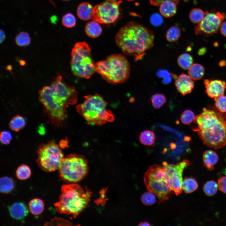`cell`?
Returning a JSON list of instances; mask_svg holds the SVG:
<instances>
[{"instance_id": "obj_21", "label": "cell", "mask_w": 226, "mask_h": 226, "mask_svg": "<svg viewBox=\"0 0 226 226\" xmlns=\"http://www.w3.org/2000/svg\"><path fill=\"white\" fill-rule=\"evenodd\" d=\"M188 74L194 80L201 79L204 76L205 70L203 67L200 64H193L188 69Z\"/></svg>"}, {"instance_id": "obj_23", "label": "cell", "mask_w": 226, "mask_h": 226, "mask_svg": "<svg viewBox=\"0 0 226 226\" xmlns=\"http://www.w3.org/2000/svg\"><path fill=\"white\" fill-rule=\"evenodd\" d=\"M183 190L186 193H190L196 190L198 187L196 179L192 177L185 178L183 180Z\"/></svg>"}, {"instance_id": "obj_1", "label": "cell", "mask_w": 226, "mask_h": 226, "mask_svg": "<svg viewBox=\"0 0 226 226\" xmlns=\"http://www.w3.org/2000/svg\"><path fill=\"white\" fill-rule=\"evenodd\" d=\"M191 128L207 146L218 149L226 146V116L204 108L196 116Z\"/></svg>"}, {"instance_id": "obj_45", "label": "cell", "mask_w": 226, "mask_h": 226, "mask_svg": "<svg viewBox=\"0 0 226 226\" xmlns=\"http://www.w3.org/2000/svg\"><path fill=\"white\" fill-rule=\"evenodd\" d=\"M150 224L148 222L145 221L139 223L138 226H150Z\"/></svg>"}, {"instance_id": "obj_6", "label": "cell", "mask_w": 226, "mask_h": 226, "mask_svg": "<svg viewBox=\"0 0 226 226\" xmlns=\"http://www.w3.org/2000/svg\"><path fill=\"white\" fill-rule=\"evenodd\" d=\"M70 64L73 73L78 78H89L96 71L95 64L86 43L75 44L71 53Z\"/></svg>"}, {"instance_id": "obj_40", "label": "cell", "mask_w": 226, "mask_h": 226, "mask_svg": "<svg viewBox=\"0 0 226 226\" xmlns=\"http://www.w3.org/2000/svg\"><path fill=\"white\" fill-rule=\"evenodd\" d=\"M150 21L151 24L155 26H158L161 25L163 22L162 16L158 13L153 14L150 18Z\"/></svg>"}, {"instance_id": "obj_12", "label": "cell", "mask_w": 226, "mask_h": 226, "mask_svg": "<svg viewBox=\"0 0 226 226\" xmlns=\"http://www.w3.org/2000/svg\"><path fill=\"white\" fill-rule=\"evenodd\" d=\"M191 164L190 161L185 159L176 164H169L164 162L163 166L169 176L171 188L177 196L182 191V174L184 170Z\"/></svg>"}, {"instance_id": "obj_36", "label": "cell", "mask_w": 226, "mask_h": 226, "mask_svg": "<svg viewBox=\"0 0 226 226\" xmlns=\"http://www.w3.org/2000/svg\"><path fill=\"white\" fill-rule=\"evenodd\" d=\"M62 23L65 27L69 28H72L75 26L76 25V19L72 13H67L63 16Z\"/></svg>"}, {"instance_id": "obj_22", "label": "cell", "mask_w": 226, "mask_h": 226, "mask_svg": "<svg viewBox=\"0 0 226 226\" xmlns=\"http://www.w3.org/2000/svg\"><path fill=\"white\" fill-rule=\"evenodd\" d=\"M44 207L43 201L38 198L32 199L29 204V210L34 215H39L42 213L44 210Z\"/></svg>"}, {"instance_id": "obj_17", "label": "cell", "mask_w": 226, "mask_h": 226, "mask_svg": "<svg viewBox=\"0 0 226 226\" xmlns=\"http://www.w3.org/2000/svg\"><path fill=\"white\" fill-rule=\"evenodd\" d=\"M94 8L90 3L83 2L78 6L77 13L78 17L81 20H88L92 18Z\"/></svg>"}, {"instance_id": "obj_32", "label": "cell", "mask_w": 226, "mask_h": 226, "mask_svg": "<svg viewBox=\"0 0 226 226\" xmlns=\"http://www.w3.org/2000/svg\"><path fill=\"white\" fill-rule=\"evenodd\" d=\"M17 44L20 46H28L30 42V38L28 33L25 31L19 33L15 38Z\"/></svg>"}, {"instance_id": "obj_50", "label": "cell", "mask_w": 226, "mask_h": 226, "mask_svg": "<svg viewBox=\"0 0 226 226\" xmlns=\"http://www.w3.org/2000/svg\"><path fill=\"white\" fill-rule=\"evenodd\" d=\"M225 162H226V158H225Z\"/></svg>"}, {"instance_id": "obj_19", "label": "cell", "mask_w": 226, "mask_h": 226, "mask_svg": "<svg viewBox=\"0 0 226 226\" xmlns=\"http://www.w3.org/2000/svg\"><path fill=\"white\" fill-rule=\"evenodd\" d=\"M177 4L174 2L167 0L162 3L159 6L161 14L165 18H169L175 14L177 11Z\"/></svg>"}, {"instance_id": "obj_14", "label": "cell", "mask_w": 226, "mask_h": 226, "mask_svg": "<svg viewBox=\"0 0 226 226\" xmlns=\"http://www.w3.org/2000/svg\"><path fill=\"white\" fill-rule=\"evenodd\" d=\"M204 83L205 92L209 97L214 98L224 94L226 88L225 81L218 79H205Z\"/></svg>"}, {"instance_id": "obj_10", "label": "cell", "mask_w": 226, "mask_h": 226, "mask_svg": "<svg viewBox=\"0 0 226 226\" xmlns=\"http://www.w3.org/2000/svg\"><path fill=\"white\" fill-rule=\"evenodd\" d=\"M122 1L105 0L94 7L93 20L103 24L115 22L120 18L121 10L120 7Z\"/></svg>"}, {"instance_id": "obj_31", "label": "cell", "mask_w": 226, "mask_h": 226, "mask_svg": "<svg viewBox=\"0 0 226 226\" xmlns=\"http://www.w3.org/2000/svg\"><path fill=\"white\" fill-rule=\"evenodd\" d=\"M218 186L214 180H211L207 182L204 185L203 190L205 194L208 196H212L217 193Z\"/></svg>"}, {"instance_id": "obj_30", "label": "cell", "mask_w": 226, "mask_h": 226, "mask_svg": "<svg viewBox=\"0 0 226 226\" xmlns=\"http://www.w3.org/2000/svg\"><path fill=\"white\" fill-rule=\"evenodd\" d=\"M31 174V170L29 167L25 164H22L19 166L16 170V175L17 177L22 180L29 178Z\"/></svg>"}, {"instance_id": "obj_16", "label": "cell", "mask_w": 226, "mask_h": 226, "mask_svg": "<svg viewBox=\"0 0 226 226\" xmlns=\"http://www.w3.org/2000/svg\"><path fill=\"white\" fill-rule=\"evenodd\" d=\"M9 210L11 217L18 220L24 218L28 213L27 207L21 202L13 203L9 207Z\"/></svg>"}, {"instance_id": "obj_37", "label": "cell", "mask_w": 226, "mask_h": 226, "mask_svg": "<svg viewBox=\"0 0 226 226\" xmlns=\"http://www.w3.org/2000/svg\"><path fill=\"white\" fill-rule=\"evenodd\" d=\"M155 195L153 193L147 191L144 193L141 197V200L143 203L146 205H151L154 204L156 202Z\"/></svg>"}, {"instance_id": "obj_38", "label": "cell", "mask_w": 226, "mask_h": 226, "mask_svg": "<svg viewBox=\"0 0 226 226\" xmlns=\"http://www.w3.org/2000/svg\"><path fill=\"white\" fill-rule=\"evenodd\" d=\"M157 75L159 77L162 78V82L164 84H167L171 81V73L166 70H160L157 73Z\"/></svg>"}, {"instance_id": "obj_39", "label": "cell", "mask_w": 226, "mask_h": 226, "mask_svg": "<svg viewBox=\"0 0 226 226\" xmlns=\"http://www.w3.org/2000/svg\"><path fill=\"white\" fill-rule=\"evenodd\" d=\"M12 138L11 133L8 131H4L1 132L0 140L3 144L7 145L10 143Z\"/></svg>"}, {"instance_id": "obj_20", "label": "cell", "mask_w": 226, "mask_h": 226, "mask_svg": "<svg viewBox=\"0 0 226 226\" xmlns=\"http://www.w3.org/2000/svg\"><path fill=\"white\" fill-rule=\"evenodd\" d=\"M85 30L86 34L89 37L96 38L101 35L102 29L99 23L93 20L86 24Z\"/></svg>"}, {"instance_id": "obj_47", "label": "cell", "mask_w": 226, "mask_h": 226, "mask_svg": "<svg viewBox=\"0 0 226 226\" xmlns=\"http://www.w3.org/2000/svg\"><path fill=\"white\" fill-rule=\"evenodd\" d=\"M126 0V1H128L131 2V1H134V0Z\"/></svg>"}, {"instance_id": "obj_24", "label": "cell", "mask_w": 226, "mask_h": 226, "mask_svg": "<svg viewBox=\"0 0 226 226\" xmlns=\"http://www.w3.org/2000/svg\"><path fill=\"white\" fill-rule=\"evenodd\" d=\"M139 138L140 142L144 145L151 146L154 143L156 136L153 131L145 130L141 132Z\"/></svg>"}, {"instance_id": "obj_48", "label": "cell", "mask_w": 226, "mask_h": 226, "mask_svg": "<svg viewBox=\"0 0 226 226\" xmlns=\"http://www.w3.org/2000/svg\"><path fill=\"white\" fill-rule=\"evenodd\" d=\"M183 0L185 2H188V1H189V0Z\"/></svg>"}, {"instance_id": "obj_49", "label": "cell", "mask_w": 226, "mask_h": 226, "mask_svg": "<svg viewBox=\"0 0 226 226\" xmlns=\"http://www.w3.org/2000/svg\"><path fill=\"white\" fill-rule=\"evenodd\" d=\"M62 0L66 1H68V0Z\"/></svg>"}, {"instance_id": "obj_18", "label": "cell", "mask_w": 226, "mask_h": 226, "mask_svg": "<svg viewBox=\"0 0 226 226\" xmlns=\"http://www.w3.org/2000/svg\"><path fill=\"white\" fill-rule=\"evenodd\" d=\"M204 166L209 171H212L214 166L218 160V156L217 153L211 150L205 151L202 155Z\"/></svg>"}, {"instance_id": "obj_34", "label": "cell", "mask_w": 226, "mask_h": 226, "mask_svg": "<svg viewBox=\"0 0 226 226\" xmlns=\"http://www.w3.org/2000/svg\"><path fill=\"white\" fill-rule=\"evenodd\" d=\"M215 105L220 112H226V96L223 94L214 98Z\"/></svg>"}, {"instance_id": "obj_44", "label": "cell", "mask_w": 226, "mask_h": 226, "mask_svg": "<svg viewBox=\"0 0 226 226\" xmlns=\"http://www.w3.org/2000/svg\"><path fill=\"white\" fill-rule=\"evenodd\" d=\"M0 43H1L5 40V35L4 32L2 30H0Z\"/></svg>"}, {"instance_id": "obj_7", "label": "cell", "mask_w": 226, "mask_h": 226, "mask_svg": "<svg viewBox=\"0 0 226 226\" xmlns=\"http://www.w3.org/2000/svg\"><path fill=\"white\" fill-rule=\"evenodd\" d=\"M88 169L87 160L83 156L71 154L64 157L58 170L59 176L62 180L76 182L86 175Z\"/></svg>"}, {"instance_id": "obj_43", "label": "cell", "mask_w": 226, "mask_h": 226, "mask_svg": "<svg viewBox=\"0 0 226 226\" xmlns=\"http://www.w3.org/2000/svg\"><path fill=\"white\" fill-rule=\"evenodd\" d=\"M220 30L221 34L226 37V21L222 23Z\"/></svg>"}, {"instance_id": "obj_2", "label": "cell", "mask_w": 226, "mask_h": 226, "mask_svg": "<svg viewBox=\"0 0 226 226\" xmlns=\"http://www.w3.org/2000/svg\"><path fill=\"white\" fill-rule=\"evenodd\" d=\"M154 39L152 31L134 21L121 28L115 37L116 44L123 53L134 56L136 61L142 59L146 51L153 47Z\"/></svg>"}, {"instance_id": "obj_9", "label": "cell", "mask_w": 226, "mask_h": 226, "mask_svg": "<svg viewBox=\"0 0 226 226\" xmlns=\"http://www.w3.org/2000/svg\"><path fill=\"white\" fill-rule=\"evenodd\" d=\"M37 154L36 161L38 165L47 172L58 169L64 157L61 149L53 141L41 144L38 148Z\"/></svg>"}, {"instance_id": "obj_46", "label": "cell", "mask_w": 226, "mask_h": 226, "mask_svg": "<svg viewBox=\"0 0 226 226\" xmlns=\"http://www.w3.org/2000/svg\"><path fill=\"white\" fill-rule=\"evenodd\" d=\"M170 146V148L172 149H175L176 147V145L175 143H171Z\"/></svg>"}, {"instance_id": "obj_3", "label": "cell", "mask_w": 226, "mask_h": 226, "mask_svg": "<svg viewBox=\"0 0 226 226\" xmlns=\"http://www.w3.org/2000/svg\"><path fill=\"white\" fill-rule=\"evenodd\" d=\"M91 193L75 184L65 185L61 188L59 201L54 204L56 211L60 213L76 217L87 206Z\"/></svg>"}, {"instance_id": "obj_35", "label": "cell", "mask_w": 226, "mask_h": 226, "mask_svg": "<svg viewBox=\"0 0 226 226\" xmlns=\"http://www.w3.org/2000/svg\"><path fill=\"white\" fill-rule=\"evenodd\" d=\"M195 115L192 110H186L181 114L180 120L181 122L185 125H189L194 121L195 118Z\"/></svg>"}, {"instance_id": "obj_51", "label": "cell", "mask_w": 226, "mask_h": 226, "mask_svg": "<svg viewBox=\"0 0 226 226\" xmlns=\"http://www.w3.org/2000/svg\"></svg>"}, {"instance_id": "obj_4", "label": "cell", "mask_w": 226, "mask_h": 226, "mask_svg": "<svg viewBox=\"0 0 226 226\" xmlns=\"http://www.w3.org/2000/svg\"><path fill=\"white\" fill-rule=\"evenodd\" d=\"M96 72L106 81L112 84L124 83L129 78L130 65L124 56L114 54L95 63Z\"/></svg>"}, {"instance_id": "obj_8", "label": "cell", "mask_w": 226, "mask_h": 226, "mask_svg": "<svg viewBox=\"0 0 226 226\" xmlns=\"http://www.w3.org/2000/svg\"><path fill=\"white\" fill-rule=\"evenodd\" d=\"M107 105L103 97L96 94L85 96L84 101L77 106V109L89 124L101 125L103 124Z\"/></svg>"}, {"instance_id": "obj_13", "label": "cell", "mask_w": 226, "mask_h": 226, "mask_svg": "<svg viewBox=\"0 0 226 226\" xmlns=\"http://www.w3.org/2000/svg\"><path fill=\"white\" fill-rule=\"evenodd\" d=\"M62 77L57 76L49 86L52 93L68 106L75 104L77 100L78 93L74 87L62 81Z\"/></svg>"}, {"instance_id": "obj_25", "label": "cell", "mask_w": 226, "mask_h": 226, "mask_svg": "<svg viewBox=\"0 0 226 226\" xmlns=\"http://www.w3.org/2000/svg\"><path fill=\"white\" fill-rule=\"evenodd\" d=\"M15 186L13 180L7 176L1 177L0 180V191L3 193H8L11 191Z\"/></svg>"}, {"instance_id": "obj_29", "label": "cell", "mask_w": 226, "mask_h": 226, "mask_svg": "<svg viewBox=\"0 0 226 226\" xmlns=\"http://www.w3.org/2000/svg\"><path fill=\"white\" fill-rule=\"evenodd\" d=\"M205 14L202 10L199 8H194L192 9L189 14L190 20L194 24H199L203 19Z\"/></svg>"}, {"instance_id": "obj_26", "label": "cell", "mask_w": 226, "mask_h": 226, "mask_svg": "<svg viewBox=\"0 0 226 226\" xmlns=\"http://www.w3.org/2000/svg\"><path fill=\"white\" fill-rule=\"evenodd\" d=\"M177 62L181 68L184 70H187L193 64V59L190 54L184 53L179 56Z\"/></svg>"}, {"instance_id": "obj_42", "label": "cell", "mask_w": 226, "mask_h": 226, "mask_svg": "<svg viewBox=\"0 0 226 226\" xmlns=\"http://www.w3.org/2000/svg\"><path fill=\"white\" fill-rule=\"evenodd\" d=\"M167 0L173 1L177 4L179 3V0H149L150 4L155 6H159L162 3Z\"/></svg>"}, {"instance_id": "obj_27", "label": "cell", "mask_w": 226, "mask_h": 226, "mask_svg": "<svg viewBox=\"0 0 226 226\" xmlns=\"http://www.w3.org/2000/svg\"><path fill=\"white\" fill-rule=\"evenodd\" d=\"M26 124L24 118L20 115H16L13 117L10 120L9 126L13 131L18 132L22 129Z\"/></svg>"}, {"instance_id": "obj_41", "label": "cell", "mask_w": 226, "mask_h": 226, "mask_svg": "<svg viewBox=\"0 0 226 226\" xmlns=\"http://www.w3.org/2000/svg\"><path fill=\"white\" fill-rule=\"evenodd\" d=\"M218 186L221 191L226 193V176H223L218 179Z\"/></svg>"}, {"instance_id": "obj_11", "label": "cell", "mask_w": 226, "mask_h": 226, "mask_svg": "<svg viewBox=\"0 0 226 226\" xmlns=\"http://www.w3.org/2000/svg\"><path fill=\"white\" fill-rule=\"evenodd\" d=\"M226 17L224 13L206 11L203 20L195 28L196 34H203L207 36L214 35L220 30L221 24Z\"/></svg>"}, {"instance_id": "obj_28", "label": "cell", "mask_w": 226, "mask_h": 226, "mask_svg": "<svg viewBox=\"0 0 226 226\" xmlns=\"http://www.w3.org/2000/svg\"><path fill=\"white\" fill-rule=\"evenodd\" d=\"M181 34V30L179 27L176 26H172L167 30L165 35L166 38L169 42H174L178 40Z\"/></svg>"}, {"instance_id": "obj_15", "label": "cell", "mask_w": 226, "mask_h": 226, "mask_svg": "<svg viewBox=\"0 0 226 226\" xmlns=\"http://www.w3.org/2000/svg\"><path fill=\"white\" fill-rule=\"evenodd\" d=\"M175 85L178 92L182 95L191 93L194 87V82L190 77L182 73L176 78Z\"/></svg>"}, {"instance_id": "obj_5", "label": "cell", "mask_w": 226, "mask_h": 226, "mask_svg": "<svg viewBox=\"0 0 226 226\" xmlns=\"http://www.w3.org/2000/svg\"><path fill=\"white\" fill-rule=\"evenodd\" d=\"M144 181L148 191L157 197L159 203L171 196L173 191L170 178L163 166L155 164L150 166L145 174Z\"/></svg>"}, {"instance_id": "obj_33", "label": "cell", "mask_w": 226, "mask_h": 226, "mask_svg": "<svg viewBox=\"0 0 226 226\" xmlns=\"http://www.w3.org/2000/svg\"><path fill=\"white\" fill-rule=\"evenodd\" d=\"M152 105L155 108L159 109L166 102L165 96L163 94L156 93L153 94L151 98Z\"/></svg>"}]
</instances>
